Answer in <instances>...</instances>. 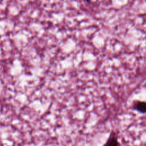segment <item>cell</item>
Segmentation results:
<instances>
[{
    "label": "cell",
    "instance_id": "obj_1",
    "mask_svg": "<svg viewBox=\"0 0 146 146\" xmlns=\"http://www.w3.org/2000/svg\"><path fill=\"white\" fill-rule=\"evenodd\" d=\"M103 146H119L118 136L115 131H111Z\"/></svg>",
    "mask_w": 146,
    "mask_h": 146
},
{
    "label": "cell",
    "instance_id": "obj_2",
    "mask_svg": "<svg viewBox=\"0 0 146 146\" xmlns=\"http://www.w3.org/2000/svg\"><path fill=\"white\" fill-rule=\"evenodd\" d=\"M133 110L142 113H144L146 110V104L144 102L140 101V100H136L133 102Z\"/></svg>",
    "mask_w": 146,
    "mask_h": 146
},
{
    "label": "cell",
    "instance_id": "obj_3",
    "mask_svg": "<svg viewBox=\"0 0 146 146\" xmlns=\"http://www.w3.org/2000/svg\"><path fill=\"white\" fill-rule=\"evenodd\" d=\"M86 1H90V0H86Z\"/></svg>",
    "mask_w": 146,
    "mask_h": 146
}]
</instances>
